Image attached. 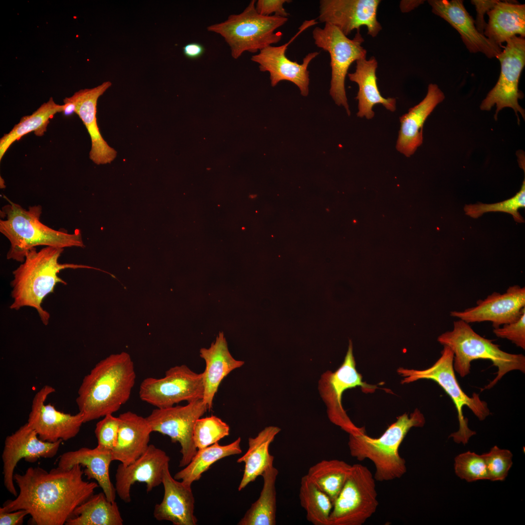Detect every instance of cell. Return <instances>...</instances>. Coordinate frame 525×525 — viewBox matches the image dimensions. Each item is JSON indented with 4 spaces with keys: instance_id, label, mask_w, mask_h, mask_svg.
Returning <instances> with one entry per match:
<instances>
[{
    "instance_id": "obj_1",
    "label": "cell",
    "mask_w": 525,
    "mask_h": 525,
    "mask_svg": "<svg viewBox=\"0 0 525 525\" xmlns=\"http://www.w3.org/2000/svg\"><path fill=\"white\" fill-rule=\"evenodd\" d=\"M82 466L70 469L59 467L48 472L43 468L29 467L22 474L15 473L14 480L19 493L7 500L0 511L26 510L37 525H63L75 508L93 494L99 486L84 480Z\"/></svg>"
},
{
    "instance_id": "obj_2",
    "label": "cell",
    "mask_w": 525,
    "mask_h": 525,
    "mask_svg": "<svg viewBox=\"0 0 525 525\" xmlns=\"http://www.w3.org/2000/svg\"><path fill=\"white\" fill-rule=\"evenodd\" d=\"M136 374L126 352L99 362L83 379L76 402L84 423L113 414L129 399Z\"/></svg>"
},
{
    "instance_id": "obj_3",
    "label": "cell",
    "mask_w": 525,
    "mask_h": 525,
    "mask_svg": "<svg viewBox=\"0 0 525 525\" xmlns=\"http://www.w3.org/2000/svg\"><path fill=\"white\" fill-rule=\"evenodd\" d=\"M63 251L64 248L51 246H45L39 251L35 247L29 251L23 262L13 272L14 278L11 285L13 301L9 307L11 309L33 308L42 323L47 325L50 315L43 308L42 304L44 298L53 292L58 283L67 284L58 277L60 271L67 268H90L104 271L82 264L59 263L58 260Z\"/></svg>"
},
{
    "instance_id": "obj_4",
    "label": "cell",
    "mask_w": 525,
    "mask_h": 525,
    "mask_svg": "<svg viewBox=\"0 0 525 525\" xmlns=\"http://www.w3.org/2000/svg\"><path fill=\"white\" fill-rule=\"evenodd\" d=\"M4 197L8 204L0 210V232L10 243L7 259L22 262L29 251L39 245L64 249L85 247L80 229L69 233L43 224L40 220L41 206H29L26 210Z\"/></svg>"
},
{
    "instance_id": "obj_5",
    "label": "cell",
    "mask_w": 525,
    "mask_h": 525,
    "mask_svg": "<svg viewBox=\"0 0 525 525\" xmlns=\"http://www.w3.org/2000/svg\"><path fill=\"white\" fill-rule=\"evenodd\" d=\"M425 422L423 415L416 409L410 415L404 413L398 417L378 438L370 437L366 432L350 434V455L359 461L367 459L372 462L375 467L376 481L400 478L407 471L406 461L400 455V447L412 428L422 427Z\"/></svg>"
},
{
    "instance_id": "obj_6",
    "label": "cell",
    "mask_w": 525,
    "mask_h": 525,
    "mask_svg": "<svg viewBox=\"0 0 525 525\" xmlns=\"http://www.w3.org/2000/svg\"><path fill=\"white\" fill-rule=\"evenodd\" d=\"M438 341L452 350L454 355V370L462 377L470 374L471 363L475 360H489L497 368L496 376L485 389L492 387L510 371L525 372V356L523 354L502 350L499 345L480 336L469 323L461 320L454 321L453 329L439 335Z\"/></svg>"
},
{
    "instance_id": "obj_7",
    "label": "cell",
    "mask_w": 525,
    "mask_h": 525,
    "mask_svg": "<svg viewBox=\"0 0 525 525\" xmlns=\"http://www.w3.org/2000/svg\"><path fill=\"white\" fill-rule=\"evenodd\" d=\"M256 1L251 0L242 13L230 15L225 21L207 27L208 31L224 38L235 59L245 52H257L281 39L282 33L275 31L284 25L288 18L259 14L255 9Z\"/></svg>"
},
{
    "instance_id": "obj_8",
    "label": "cell",
    "mask_w": 525,
    "mask_h": 525,
    "mask_svg": "<svg viewBox=\"0 0 525 525\" xmlns=\"http://www.w3.org/2000/svg\"><path fill=\"white\" fill-rule=\"evenodd\" d=\"M441 356L430 368L416 370L400 368L398 373L403 377L402 384L413 382L420 379L431 380L436 382L452 399L457 411L459 429L452 433L456 443L466 444L470 438L476 434L468 426V419L464 417L463 408L466 406L480 420H484L490 414L487 403L481 400L479 395L474 393L472 397L467 395L461 388L456 378L453 366L454 353L446 346H443Z\"/></svg>"
},
{
    "instance_id": "obj_9",
    "label": "cell",
    "mask_w": 525,
    "mask_h": 525,
    "mask_svg": "<svg viewBox=\"0 0 525 525\" xmlns=\"http://www.w3.org/2000/svg\"><path fill=\"white\" fill-rule=\"evenodd\" d=\"M313 37L317 47L330 54L331 79L330 94L335 103L342 105L348 115L350 112L346 96L345 81L349 69L354 61L366 59L367 50L362 46L364 39L357 30L350 39L337 27L328 23L323 28L315 27Z\"/></svg>"
},
{
    "instance_id": "obj_10",
    "label": "cell",
    "mask_w": 525,
    "mask_h": 525,
    "mask_svg": "<svg viewBox=\"0 0 525 525\" xmlns=\"http://www.w3.org/2000/svg\"><path fill=\"white\" fill-rule=\"evenodd\" d=\"M375 481L368 467L360 464L352 465L333 503L330 525H362L371 517L379 505Z\"/></svg>"
},
{
    "instance_id": "obj_11",
    "label": "cell",
    "mask_w": 525,
    "mask_h": 525,
    "mask_svg": "<svg viewBox=\"0 0 525 525\" xmlns=\"http://www.w3.org/2000/svg\"><path fill=\"white\" fill-rule=\"evenodd\" d=\"M357 386L361 387L366 393H373L378 388L376 385L363 381L362 376L356 368L352 344L350 340L348 350L342 365L334 372L326 371L321 375L318 382V390L326 405L329 419L349 435L366 432L364 427H358L352 422L342 404L344 392Z\"/></svg>"
},
{
    "instance_id": "obj_12",
    "label": "cell",
    "mask_w": 525,
    "mask_h": 525,
    "mask_svg": "<svg viewBox=\"0 0 525 525\" xmlns=\"http://www.w3.org/2000/svg\"><path fill=\"white\" fill-rule=\"evenodd\" d=\"M506 43L504 50L496 57L501 65L499 79L482 102L480 108L489 111L496 105L495 120L499 111L505 107L512 108L517 117L519 112L525 119V110L518 103V100L522 99L524 94L519 89L518 86L525 65V39L517 35ZM518 120L519 122L518 117Z\"/></svg>"
},
{
    "instance_id": "obj_13",
    "label": "cell",
    "mask_w": 525,
    "mask_h": 525,
    "mask_svg": "<svg viewBox=\"0 0 525 525\" xmlns=\"http://www.w3.org/2000/svg\"><path fill=\"white\" fill-rule=\"evenodd\" d=\"M202 373L192 371L186 365L173 367L163 377H148L140 384V399L157 408L174 406L182 401L190 402L203 399Z\"/></svg>"
},
{
    "instance_id": "obj_14",
    "label": "cell",
    "mask_w": 525,
    "mask_h": 525,
    "mask_svg": "<svg viewBox=\"0 0 525 525\" xmlns=\"http://www.w3.org/2000/svg\"><path fill=\"white\" fill-rule=\"evenodd\" d=\"M207 410L208 406L201 399L184 406L157 408L146 417L153 432L167 436L172 442L180 444V467L187 466L197 451L193 441V428L196 421Z\"/></svg>"
},
{
    "instance_id": "obj_15",
    "label": "cell",
    "mask_w": 525,
    "mask_h": 525,
    "mask_svg": "<svg viewBox=\"0 0 525 525\" xmlns=\"http://www.w3.org/2000/svg\"><path fill=\"white\" fill-rule=\"evenodd\" d=\"M55 391L52 386L46 385L35 394L27 421L40 439L50 442L74 438L84 423V416L80 412L75 415L65 413L45 403L48 396Z\"/></svg>"
},
{
    "instance_id": "obj_16",
    "label": "cell",
    "mask_w": 525,
    "mask_h": 525,
    "mask_svg": "<svg viewBox=\"0 0 525 525\" xmlns=\"http://www.w3.org/2000/svg\"><path fill=\"white\" fill-rule=\"evenodd\" d=\"M62 441L50 442L41 440L27 422L7 436L4 441L2 459L4 485L8 492L16 497L18 495L14 483V472L20 459L34 462L41 457H53Z\"/></svg>"
},
{
    "instance_id": "obj_17",
    "label": "cell",
    "mask_w": 525,
    "mask_h": 525,
    "mask_svg": "<svg viewBox=\"0 0 525 525\" xmlns=\"http://www.w3.org/2000/svg\"><path fill=\"white\" fill-rule=\"evenodd\" d=\"M380 0H321L319 20L337 27L346 36L361 26L376 37L382 27L377 19Z\"/></svg>"
},
{
    "instance_id": "obj_18",
    "label": "cell",
    "mask_w": 525,
    "mask_h": 525,
    "mask_svg": "<svg viewBox=\"0 0 525 525\" xmlns=\"http://www.w3.org/2000/svg\"><path fill=\"white\" fill-rule=\"evenodd\" d=\"M525 311V288L514 285L503 294L494 292L478 300L474 307L451 311L450 315L469 324L490 321L494 328H497L515 321Z\"/></svg>"
},
{
    "instance_id": "obj_19",
    "label": "cell",
    "mask_w": 525,
    "mask_h": 525,
    "mask_svg": "<svg viewBox=\"0 0 525 525\" xmlns=\"http://www.w3.org/2000/svg\"><path fill=\"white\" fill-rule=\"evenodd\" d=\"M170 460L166 453L150 444L146 451L132 463L124 466L120 463L115 475L117 494L125 503L131 501V489L136 482L146 484V491L162 484L163 471Z\"/></svg>"
},
{
    "instance_id": "obj_20",
    "label": "cell",
    "mask_w": 525,
    "mask_h": 525,
    "mask_svg": "<svg viewBox=\"0 0 525 525\" xmlns=\"http://www.w3.org/2000/svg\"><path fill=\"white\" fill-rule=\"evenodd\" d=\"M291 42L290 40L279 46H269L252 55L251 60L259 64L260 71L269 73L272 87L276 86L282 81H290L298 88L302 96H307L309 93L310 82L308 68L310 62L319 52L309 53L303 58L302 63L299 64L289 59L285 54Z\"/></svg>"
},
{
    "instance_id": "obj_21",
    "label": "cell",
    "mask_w": 525,
    "mask_h": 525,
    "mask_svg": "<svg viewBox=\"0 0 525 525\" xmlns=\"http://www.w3.org/2000/svg\"><path fill=\"white\" fill-rule=\"evenodd\" d=\"M432 12L449 23L460 35L471 53L481 52L487 57H497L501 48L476 29L475 21L466 10L462 0H429Z\"/></svg>"
},
{
    "instance_id": "obj_22",
    "label": "cell",
    "mask_w": 525,
    "mask_h": 525,
    "mask_svg": "<svg viewBox=\"0 0 525 525\" xmlns=\"http://www.w3.org/2000/svg\"><path fill=\"white\" fill-rule=\"evenodd\" d=\"M111 85L110 81H105L96 87L81 89L70 97L75 104V113L90 137L89 158L97 165L110 163L117 155V151L102 136L96 118L98 99Z\"/></svg>"
},
{
    "instance_id": "obj_23",
    "label": "cell",
    "mask_w": 525,
    "mask_h": 525,
    "mask_svg": "<svg viewBox=\"0 0 525 525\" xmlns=\"http://www.w3.org/2000/svg\"><path fill=\"white\" fill-rule=\"evenodd\" d=\"M162 484L163 498L153 510L156 520L171 522L174 525H195L197 519L194 514L195 500L191 486L173 477L169 464L164 468Z\"/></svg>"
},
{
    "instance_id": "obj_24",
    "label": "cell",
    "mask_w": 525,
    "mask_h": 525,
    "mask_svg": "<svg viewBox=\"0 0 525 525\" xmlns=\"http://www.w3.org/2000/svg\"><path fill=\"white\" fill-rule=\"evenodd\" d=\"M445 98L443 92L435 84H430L425 98L400 118L401 127L397 150L406 157L413 155L423 141V124L436 106Z\"/></svg>"
},
{
    "instance_id": "obj_25",
    "label": "cell",
    "mask_w": 525,
    "mask_h": 525,
    "mask_svg": "<svg viewBox=\"0 0 525 525\" xmlns=\"http://www.w3.org/2000/svg\"><path fill=\"white\" fill-rule=\"evenodd\" d=\"M200 356L206 363L205 370L202 373L204 389L203 401L210 410L223 379L235 369L241 367L245 362L235 359L231 355L222 332H219L215 341L209 348L200 349Z\"/></svg>"
},
{
    "instance_id": "obj_26",
    "label": "cell",
    "mask_w": 525,
    "mask_h": 525,
    "mask_svg": "<svg viewBox=\"0 0 525 525\" xmlns=\"http://www.w3.org/2000/svg\"><path fill=\"white\" fill-rule=\"evenodd\" d=\"M120 426L116 445L111 453L114 461L129 465L147 449L151 427L146 417L127 411L119 416Z\"/></svg>"
},
{
    "instance_id": "obj_27",
    "label": "cell",
    "mask_w": 525,
    "mask_h": 525,
    "mask_svg": "<svg viewBox=\"0 0 525 525\" xmlns=\"http://www.w3.org/2000/svg\"><path fill=\"white\" fill-rule=\"evenodd\" d=\"M113 461L111 451L97 447L93 449L83 447L63 453L59 458L57 467L68 470L78 464L85 467L83 472L87 479H95L107 499L115 501L117 493L109 472Z\"/></svg>"
},
{
    "instance_id": "obj_28",
    "label": "cell",
    "mask_w": 525,
    "mask_h": 525,
    "mask_svg": "<svg viewBox=\"0 0 525 525\" xmlns=\"http://www.w3.org/2000/svg\"><path fill=\"white\" fill-rule=\"evenodd\" d=\"M356 69L354 72L348 73L350 81L358 86V91L356 99L358 101V117L371 119L374 116L372 110L377 104L383 105L386 109L394 112L396 108L395 98H385L381 94L377 85L376 71L378 62L372 56L369 59H361L356 61Z\"/></svg>"
},
{
    "instance_id": "obj_29",
    "label": "cell",
    "mask_w": 525,
    "mask_h": 525,
    "mask_svg": "<svg viewBox=\"0 0 525 525\" xmlns=\"http://www.w3.org/2000/svg\"><path fill=\"white\" fill-rule=\"evenodd\" d=\"M484 35L500 47L511 37H525V5L499 0L487 13Z\"/></svg>"
},
{
    "instance_id": "obj_30",
    "label": "cell",
    "mask_w": 525,
    "mask_h": 525,
    "mask_svg": "<svg viewBox=\"0 0 525 525\" xmlns=\"http://www.w3.org/2000/svg\"><path fill=\"white\" fill-rule=\"evenodd\" d=\"M280 428L275 426L265 427L255 438H249L247 452L237 462H244L245 468L238 487L241 491L250 482L254 481L270 466L273 465L274 457L269 452L270 444Z\"/></svg>"
},
{
    "instance_id": "obj_31",
    "label": "cell",
    "mask_w": 525,
    "mask_h": 525,
    "mask_svg": "<svg viewBox=\"0 0 525 525\" xmlns=\"http://www.w3.org/2000/svg\"><path fill=\"white\" fill-rule=\"evenodd\" d=\"M123 520L115 501L108 500L103 491L92 495L78 506L66 525H122Z\"/></svg>"
},
{
    "instance_id": "obj_32",
    "label": "cell",
    "mask_w": 525,
    "mask_h": 525,
    "mask_svg": "<svg viewBox=\"0 0 525 525\" xmlns=\"http://www.w3.org/2000/svg\"><path fill=\"white\" fill-rule=\"evenodd\" d=\"M278 470L273 465L262 473L263 484L259 498L239 522V525H275L276 524L277 498L276 482Z\"/></svg>"
},
{
    "instance_id": "obj_33",
    "label": "cell",
    "mask_w": 525,
    "mask_h": 525,
    "mask_svg": "<svg viewBox=\"0 0 525 525\" xmlns=\"http://www.w3.org/2000/svg\"><path fill=\"white\" fill-rule=\"evenodd\" d=\"M63 107V105L56 104L51 97L31 115L22 117L10 131L0 139V160L10 146L23 136L33 131L37 136L44 135L50 119L56 113L62 112Z\"/></svg>"
},
{
    "instance_id": "obj_34",
    "label": "cell",
    "mask_w": 525,
    "mask_h": 525,
    "mask_svg": "<svg viewBox=\"0 0 525 525\" xmlns=\"http://www.w3.org/2000/svg\"><path fill=\"white\" fill-rule=\"evenodd\" d=\"M241 438L239 437L231 443L221 445L215 443L206 448L197 451L190 463L179 472L174 478L183 483L191 486L193 482L199 480L202 474L218 460L242 452L240 443Z\"/></svg>"
},
{
    "instance_id": "obj_35",
    "label": "cell",
    "mask_w": 525,
    "mask_h": 525,
    "mask_svg": "<svg viewBox=\"0 0 525 525\" xmlns=\"http://www.w3.org/2000/svg\"><path fill=\"white\" fill-rule=\"evenodd\" d=\"M351 468L352 465L343 460H322L311 466L306 475L329 496L333 505Z\"/></svg>"
},
{
    "instance_id": "obj_36",
    "label": "cell",
    "mask_w": 525,
    "mask_h": 525,
    "mask_svg": "<svg viewBox=\"0 0 525 525\" xmlns=\"http://www.w3.org/2000/svg\"><path fill=\"white\" fill-rule=\"evenodd\" d=\"M299 498L301 506L306 511L307 521L314 525H330L333 504L329 496L306 475L301 479Z\"/></svg>"
},
{
    "instance_id": "obj_37",
    "label": "cell",
    "mask_w": 525,
    "mask_h": 525,
    "mask_svg": "<svg viewBox=\"0 0 525 525\" xmlns=\"http://www.w3.org/2000/svg\"><path fill=\"white\" fill-rule=\"evenodd\" d=\"M229 425L219 418L211 416L199 418L193 430V441L197 450L211 445L229 434Z\"/></svg>"
},
{
    "instance_id": "obj_38",
    "label": "cell",
    "mask_w": 525,
    "mask_h": 525,
    "mask_svg": "<svg viewBox=\"0 0 525 525\" xmlns=\"http://www.w3.org/2000/svg\"><path fill=\"white\" fill-rule=\"evenodd\" d=\"M525 207V181L519 192L513 197L502 202L487 204L478 202L473 205H466L464 210L465 214L473 218H477L483 214L490 211H501L512 215L515 221L523 223L525 220L518 212L520 208Z\"/></svg>"
},
{
    "instance_id": "obj_39",
    "label": "cell",
    "mask_w": 525,
    "mask_h": 525,
    "mask_svg": "<svg viewBox=\"0 0 525 525\" xmlns=\"http://www.w3.org/2000/svg\"><path fill=\"white\" fill-rule=\"evenodd\" d=\"M454 470L459 478L468 482L488 480L483 454L467 451L458 455L455 458Z\"/></svg>"
},
{
    "instance_id": "obj_40",
    "label": "cell",
    "mask_w": 525,
    "mask_h": 525,
    "mask_svg": "<svg viewBox=\"0 0 525 525\" xmlns=\"http://www.w3.org/2000/svg\"><path fill=\"white\" fill-rule=\"evenodd\" d=\"M483 455L488 480L492 481H504L513 464L512 453L509 450L501 449L495 445Z\"/></svg>"
},
{
    "instance_id": "obj_41",
    "label": "cell",
    "mask_w": 525,
    "mask_h": 525,
    "mask_svg": "<svg viewBox=\"0 0 525 525\" xmlns=\"http://www.w3.org/2000/svg\"><path fill=\"white\" fill-rule=\"evenodd\" d=\"M120 419L113 414H108L98 422L95 429V435L97 439V447L112 451L114 448L118 437Z\"/></svg>"
},
{
    "instance_id": "obj_42",
    "label": "cell",
    "mask_w": 525,
    "mask_h": 525,
    "mask_svg": "<svg viewBox=\"0 0 525 525\" xmlns=\"http://www.w3.org/2000/svg\"><path fill=\"white\" fill-rule=\"evenodd\" d=\"M495 335L499 338L507 339L523 350L525 349V311L520 317L514 322L494 328Z\"/></svg>"
},
{
    "instance_id": "obj_43",
    "label": "cell",
    "mask_w": 525,
    "mask_h": 525,
    "mask_svg": "<svg viewBox=\"0 0 525 525\" xmlns=\"http://www.w3.org/2000/svg\"><path fill=\"white\" fill-rule=\"evenodd\" d=\"M289 0H258L255 3V9L260 15L270 16L273 13L278 17H285L289 15L283 7L285 3L291 2Z\"/></svg>"
},
{
    "instance_id": "obj_44",
    "label": "cell",
    "mask_w": 525,
    "mask_h": 525,
    "mask_svg": "<svg viewBox=\"0 0 525 525\" xmlns=\"http://www.w3.org/2000/svg\"><path fill=\"white\" fill-rule=\"evenodd\" d=\"M498 0H472L471 3L475 6L476 11L475 25L477 30L483 34L487 25L484 19V15L487 13L498 2ZM484 35V34H483Z\"/></svg>"
},
{
    "instance_id": "obj_45",
    "label": "cell",
    "mask_w": 525,
    "mask_h": 525,
    "mask_svg": "<svg viewBox=\"0 0 525 525\" xmlns=\"http://www.w3.org/2000/svg\"><path fill=\"white\" fill-rule=\"evenodd\" d=\"M28 514V512L24 509H19L11 512L0 511V525H22L24 518Z\"/></svg>"
},
{
    "instance_id": "obj_46",
    "label": "cell",
    "mask_w": 525,
    "mask_h": 525,
    "mask_svg": "<svg viewBox=\"0 0 525 525\" xmlns=\"http://www.w3.org/2000/svg\"><path fill=\"white\" fill-rule=\"evenodd\" d=\"M184 55L188 58L195 59L201 57L205 52L204 46L198 43L192 42L183 47Z\"/></svg>"
},
{
    "instance_id": "obj_47",
    "label": "cell",
    "mask_w": 525,
    "mask_h": 525,
    "mask_svg": "<svg viewBox=\"0 0 525 525\" xmlns=\"http://www.w3.org/2000/svg\"><path fill=\"white\" fill-rule=\"evenodd\" d=\"M424 0H402L400 2V7L402 12H408L423 3Z\"/></svg>"
},
{
    "instance_id": "obj_48",
    "label": "cell",
    "mask_w": 525,
    "mask_h": 525,
    "mask_svg": "<svg viewBox=\"0 0 525 525\" xmlns=\"http://www.w3.org/2000/svg\"><path fill=\"white\" fill-rule=\"evenodd\" d=\"M63 102L64 107L62 113L64 116H69L75 113V104L70 97L65 98Z\"/></svg>"
}]
</instances>
